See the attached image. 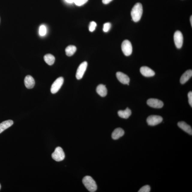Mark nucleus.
I'll list each match as a JSON object with an SVG mask.
<instances>
[{"instance_id":"f257e3e1","label":"nucleus","mask_w":192,"mask_h":192,"mask_svg":"<svg viewBox=\"0 0 192 192\" xmlns=\"http://www.w3.org/2000/svg\"><path fill=\"white\" fill-rule=\"evenodd\" d=\"M143 14V7L141 3H138L134 6L131 11V16L134 22H139Z\"/></svg>"},{"instance_id":"f03ea898","label":"nucleus","mask_w":192,"mask_h":192,"mask_svg":"<svg viewBox=\"0 0 192 192\" xmlns=\"http://www.w3.org/2000/svg\"><path fill=\"white\" fill-rule=\"evenodd\" d=\"M84 186L88 191L91 192H95L97 189V186L95 180L91 176H86L82 180Z\"/></svg>"},{"instance_id":"7ed1b4c3","label":"nucleus","mask_w":192,"mask_h":192,"mask_svg":"<svg viewBox=\"0 0 192 192\" xmlns=\"http://www.w3.org/2000/svg\"><path fill=\"white\" fill-rule=\"evenodd\" d=\"M52 157L57 162H60L64 160L65 154L62 148L59 147L56 148L52 154Z\"/></svg>"},{"instance_id":"20e7f679","label":"nucleus","mask_w":192,"mask_h":192,"mask_svg":"<svg viewBox=\"0 0 192 192\" xmlns=\"http://www.w3.org/2000/svg\"><path fill=\"white\" fill-rule=\"evenodd\" d=\"M122 50L126 56H129L132 52V47L131 43L128 40H124L122 45Z\"/></svg>"},{"instance_id":"39448f33","label":"nucleus","mask_w":192,"mask_h":192,"mask_svg":"<svg viewBox=\"0 0 192 192\" xmlns=\"http://www.w3.org/2000/svg\"><path fill=\"white\" fill-rule=\"evenodd\" d=\"M64 82V79L62 77H60L57 79L53 82L51 88L52 93L55 94L57 93L60 89Z\"/></svg>"},{"instance_id":"423d86ee","label":"nucleus","mask_w":192,"mask_h":192,"mask_svg":"<svg viewBox=\"0 0 192 192\" xmlns=\"http://www.w3.org/2000/svg\"><path fill=\"white\" fill-rule=\"evenodd\" d=\"M163 118L158 115H151L147 118V122L149 125L154 126L162 122Z\"/></svg>"},{"instance_id":"0eeeda50","label":"nucleus","mask_w":192,"mask_h":192,"mask_svg":"<svg viewBox=\"0 0 192 192\" xmlns=\"http://www.w3.org/2000/svg\"><path fill=\"white\" fill-rule=\"evenodd\" d=\"M174 41L176 47L178 49H180L182 46L183 42V35L179 31H177L174 33Z\"/></svg>"},{"instance_id":"6e6552de","label":"nucleus","mask_w":192,"mask_h":192,"mask_svg":"<svg viewBox=\"0 0 192 192\" xmlns=\"http://www.w3.org/2000/svg\"><path fill=\"white\" fill-rule=\"evenodd\" d=\"M87 66L88 63L86 61H84L80 65L76 72V77L77 79L80 80L82 78L87 68Z\"/></svg>"},{"instance_id":"1a4fd4ad","label":"nucleus","mask_w":192,"mask_h":192,"mask_svg":"<svg viewBox=\"0 0 192 192\" xmlns=\"http://www.w3.org/2000/svg\"><path fill=\"white\" fill-rule=\"evenodd\" d=\"M147 104L149 106L154 108H161L164 105L163 102L158 99H149L147 101Z\"/></svg>"},{"instance_id":"9d476101","label":"nucleus","mask_w":192,"mask_h":192,"mask_svg":"<svg viewBox=\"0 0 192 192\" xmlns=\"http://www.w3.org/2000/svg\"><path fill=\"white\" fill-rule=\"evenodd\" d=\"M116 76L118 80L121 83L129 85L130 79L127 75L122 72H118L116 73Z\"/></svg>"},{"instance_id":"9b49d317","label":"nucleus","mask_w":192,"mask_h":192,"mask_svg":"<svg viewBox=\"0 0 192 192\" xmlns=\"http://www.w3.org/2000/svg\"><path fill=\"white\" fill-rule=\"evenodd\" d=\"M140 71L142 75L147 77L153 76L155 74V73L153 70L146 66L141 67Z\"/></svg>"},{"instance_id":"f8f14e48","label":"nucleus","mask_w":192,"mask_h":192,"mask_svg":"<svg viewBox=\"0 0 192 192\" xmlns=\"http://www.w3.org/2000/svg\"><path fill=\"white\" fill-rule=\"evenodd\" d=\"M24 83L27 88L30 89L34 88L35 85V81L32 76L28 75L25 78Z\"/></svg>"},{"instance_id":"ddd939ff","label":"nucleus","mask_w":192,"mask_h":192,"mask_svg":"<svg viewBox=\"0 0 192 192\" xmlns=\"http://www.w3.org/2000/svg\"><path fill=\"white\" fill-rule=\"evenodd\" d=\"M178 127L184 131L192 135V129L191 127L184 122H179L178 123Z\"/></svg>"},{"instance_id":"4468645a","label":"nucleus","mask_w":192,"mask_h":192,"mask_svg":"<svg viewBox=\"0 0 192 192\" xmlns=\"http://www.w3.org/2000/svg\"><path fill=\"white\" fill-rule=\"evenodd\" d=\"M124 134V130L121 128H116L113 132L112 138L113 139L116 140L123 136Z\"/></svg>"},{"instance_id":"2eb2a0df","label":"nucleus","mask_w":192,"mask_h":192,"mask_svg":"<svg viewBox=\"0 0 192 192\" xmlns=\"http://www.w3.org/2000/svg\"><path fill=\"white\" fill-rule=\"evenodd\" d=\"M192 76V70H188L182 75L180 79V82L182 84L186 83Z\"/></svg>"},{"instance_id":"dca6fc26","label":"nucleus","mask_w":192,"mask_h":192,"mask_svg":"<svg viewBox=\"0 0 192 192\" xmlns=\"http://www.w3.org/2000/svg\"><path fill=\"white\" fill-rule=\"evenodd\" d=\"M14 123L11 120H8L4 121L0 124V134H1L5 130L10 127Z\"/></svg>"},{"instance_id":"f3484780","label":"nucleus","mask_w":192,"mask_h":192,"mask_svg":"<svg viewBox=\"0 0 192 192\" xmlns=\"http://www.w3.org/2000/svg\"><path fill=\"white\" fill-rule=\"evenodd\" d=\"M97 93L102 97H105L107 94V91L105 86L100 84L98 86L96 89Z\"/></svg>"},{"instance_id":"a211bd4d","label":"nucleus","mask_w":192,"mask_h":192,"mask_svg":"<svg viewBox=\"0 0 192 192\" xmlns=\"http://www.w3.org/2000/svg\"><path fill=\"white\" fill-rule=\"evenodd\" d=\"M118 114L119 116L121 118L127 119L131 115V111L128 107L124 110L118 111Z\"/></svg>"},{"instance_id":"6ab92c4d","label":"nucleus","mask_w":192,"mask_h":192,"mask_svg":"<svg viewBox=\"0 0 192 192\" xmlns=\"http://www.w3.org/2000/svg\"><path fill=\"white\" fill-rule=\"evenodd\" d=\"M44 59L48 65L51 66L54 63L55 58V57L52 55L47 54L44 56Z\"/></svg>"},{"instance_id":"aec40b11","label":"nucleus","mask_w":192,"mask_h":192,"mask_svg":"<svg viewBox=\"0 0 192 192\" xmlns=\"http://www.w3.org/2000/svg\"><path fill=\"white\" fill-rule=\"evenodd\" d=\"M76 48L75 46L70 45L66 47L65 52L67 56H71L76 52Z\"/></svg>"},{"instance_id":"412c9836","label":"nucleus","mask_w":192,"mask_h":192,"mask_svg":"<svg viewBox=\"0 0 192 192\" xmlns=\"http://www.w3.org/2000/svg\"><path fill=\"white\" fill-rule=\"evenodd\" d=\"M46 28L44 25H42L40 26L39 30V34L41 36H44L46 34Z\"/></svg>"},{"instance_id":"4be33fe9","label":"nucleus","mask_w":192,"mask_h":192,"mask_svg":"<svg viewBox=\"0 0 192 192\" xmlns=\"http://www.w3.org/2000/svg\"><path fill=\"white\" fill-rule=\"evenodd\" d=\"M88 1V0H74V3L77 6H81L85 4Z\"/></svg>"},{"instance_id":"5701e85b","label":"nucleus","mask_w":192,"mask_h":192,"mask_svg":"<svg viewBox=\"0 0 192 192\" xmlns=\"http://www.w3.org/2000/svg\"><path fill=\"white\" fill-rule=\"evenodd\" d=\"M151 188L148 185H146L143 186L140 189L138 192H149L150 191Z\"/></svg>"},{"instance_id":"b1692460","label":"nucleus","mask_w":192,"mask_h":192,"mask_svg":"<svg viewBox=\"0 0 192 192\" xmlns=\"http://www.w3.org/2000/svg\"><path fill=\"white\" fill-rule=\"evenodd\" d=\"M111 25L110 22H107L104 25L103 30L105 32H108L111 28Z\"/></svg>"},{"instance_id":"393cba45","label":"nucleus","mask_w":192,"mask_h":192,"mask_svg":"<svg viewBox=\"0 0 192 192\" xmlns=\"http://www.w3.org/2000/svg\"><path fill=\"white\" fill-rule=\"evenodd\" d=\"M97 26V24L96 23L94 22H92L90 23L89 26V30L91 32H93L95 29L96 26Z\"/></svg>"},{"instance_id":"a878e982","label":"nucleus","mask_w":192,"mask_h":192,"mask_svg":"<svg viewBox=\"0 0 192 192\" xmlns=\"http://www.w3.org/2000/svg\"><path fill=\"white\" fill-rule=\"evenodd\" d=\"M188 97L189 98V103L190 105L192 107V92H190L188 93Z\"/></svg>"},{"instance_id":"bb28decb","label":"nucleus","mask_w":192,"mask_h":192,"mask_svg":"<svg viewBox=\"0 0 192 192\" xmlns=\"http://www.w3.org/2000/svg\"><path fill=\"white\" fill-rule=\"evenodd\" d=\"M112 1V0H102V2L104 4H107L110 3Z\"/></svg>"},{"instance_id":"cd10ccee","label":"nucleus","mask_w":192,"mask_h":192,"mask_svg":"<svg viewBox=\"0 0 192 192\" xmlns=\"http://www.w3.org/2000/svg\"><path fill=\"white\" fill-rule=\"evenodd\" d=\"M67 2L69 3H74V0H65Z\"/></svg>"},{"instance_id":"c85d7f7f","label":"nucleus","mask_w":192,"mask_h":192,"mask_svg":"<svg viewBox=\"0 0 192 192\" xmlns=\"http://www.w3.org/2000/svg\"><path fill=\"white\" fill-rule=\"evenodd\" d=\"M190 23L191 24V26H192V16L190 17Z\"/></svg>"},{"instance_id":"c756f323","label":"nucleus","mask_w":192,"mask_h":192,"mask_svg":"<svg viewBox=\"0 0 192 192\" xmlns=\"http://www.w3.org/2000/svg\"><path fill=\"white\" fill-rule=\"evenodd\" d=\"M1 184H0V190H1Z\"/></svg>"}]
</instances>
